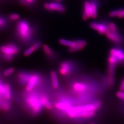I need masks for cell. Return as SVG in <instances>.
<instances>
[{"label": "cell", "mask_w": 124, "mask_h": 124, "mask_svg": "<svg viewBox=\"0 0 124 124\" xmlns=\"http://www.w3.org/2000/svg\"><path fill=\"white\" fill-rule=\"evenodd\" d=\"M42 90L35 89L30 93H25L24 104L26 109L33 117L41 114L43 106L40 100V93Z\"/></svg>", "instance_id": "cell-1"}, {"label": "cell", "mask_w": 124, "mask_h": 124, "mask_svg": "<svg viewBox=\"0 0 124 124\" xmlns=\"http://www.w3.org/2000/svg\"><path fill=\"white\" fill-rule=\"evenodd\" d=\"M79 65L72 60H64L61 62L58 68V72L62 77L67 78L75 75L79 70Z\"/></svg>", "instance_id": "cell-2"}, {"label": "cell", "mask_w": 124, "mask_h": 124, "mask_svg": "<svg viewBox=\"0 0 124 124\" xmlns=\"http://www.w3.org/2000/svg\"><path fill=\"white\" fill-rule=\"evenodd\" d=\"M17 31L20 39L23 41L31 40L32 36V31L29 23L26 20H20L17 24Z\"/></svg>", "instance_id": "cell-3"}, {"label": "cell", "mask_w": 124, "mask_h": 124, "mask_svg": "<svg viewBox=\"0 0 124 124\" xmlns=\"http://www.w3.org/2000/svg\"><path fill=\"white\" fill-rule=\"evenodd\" d=\"M0 51L2 53L3 58L6 60L10 61L13 59L14 56L19 53V49L16 45L9 43L0 46Z\"/></svg>", "instance_id": "cell-4"}, {"label": "cell", "mask_w": 124, "mask_h": 124, "mask_svg": "<svg viewBox=\"0 0 124 124\" xmlns=\"http://www.w3.org/2000/svg\"><path fill=\"white\" fill-rule=\"evenodd\" d=\"M109 55L116 59L118 64L124 63V51L119 48H112L109 51Z\"/></svg>", "instance_id": "cell-5"}, {"label": "cell", "mask_w": 124, "mask_h": 124, "mask_svg": "<svg viewBox=\"0 0 124 124\" xmlns=\"http://www.w3.org/2000/svg\"><path fill=\"white\" fill-rule=\"evenodd\" d=\"M40 100L43 106L49 110H53V105L50 98L49 94L45 90H42L40 93Z\"/></svg>", "instance_id": "cell-6"}, {"label": "cell", "mask_w": 124, "mask_h": 124, "mask_svg": "<svg viewBox=\"0 0 124 124\" xmlns=\"http://www.w3.org/2000/svg\"><path fill=\"white\" fill-rule=\"evenodd\" d=\"M44 8L49 11H56L59 13H63L65 10V8L63 5L57 2L46 3L44 5Z\"/></svg>", "instance_id": "cell-7"}, {"label": "cell", "mask_w": 124, "mask_h": 124, "mask_svg": "<svg viewBox=\"0 0 124 124\" xmlns=\"http://www.w3.org/2000/svg\"><path fill=\"white\" fill-rule=\"evenodd\" d=\"M90 26L92 29L98 32L101 35L106 34L107 32L109 31L108 26L102 23L93 22L90 24Z\"/></svg>", "instance_id": "cell-8"}, {"label": "cell", "mask_w": 124, "mask_h": 124, "mask_svg": "<svg viewBox=\"0 0 124 124\" xmlns=\"http://www.w3.org/2000/svg\"><path fill=\"white\" fill-rule=\"evenodd\" d=\"M42 48L45 55L47 59L52 61H55L57 59L58 56L57 53L51 48H50L47 45H43L42 46Z\"/></svg>", "instance_id": "cell-9"}, {"label": "cell", "mask_w": 124, "mask_h": 124, "mask_svg": "<svg viewBox=\"0 0 124 124\" xmlns=\"http://www.w3.org/2000/svg\"><path fill=\"white\" fill-rule=\"evenodd\" d=\"M32 72L21 71L18 74V81L21 85H26L30 79Z\"/></svg>", "instance_id": "cell-10"}, {"label": "cell", "mask_w": 124, "mask_h": 124, "mask_svg": "<svg viewBox=\"0 0 124 124\" xmlns=\"http://www.w3.org/2000/svg\"><path fill=\"white\" fill-rule=\"evenodd\" d=\"M105 35L107 38L114 43L120 44L122 42V37L120 36L118 32H112L109 30L107 32Z\"/></svg>", "instance_id": "cell-11"}, {"label": "cell", "mask_w": 124, "mask_h": 124, "mask_svg": "<svg viewBox=\"0 0 124 124\" xmlns=\"http://www.w3.org/2000/svg\"><path fill=\"white\" fill-rule=\"evenodd\" d=\"M92 18V9L91 2L89 1H85L84 4V12L82 18L84 20H86L88 18Z\"/></svg>", "instance_id": "cell-12"}, {"label": "cell", "mask_w": 124, "mask_h": 124, "mask_svg": "<svg viewBox=\"0 0 124 124\" xmlns=\"http://www.w3.org/2000/svg\"><path fill=\"white\" fill-rule=\"evenodd\" d=\"M76 46L73 48H70L68 49V51L70 53H75L77 51H79L84 48L87 44L86 41L83 40H75Z\"/></svg>", "instance_id": "cell-13"}, {"label": "cell", "mask_w": 124, "mask_h": 124, "mask_svg": "<svg viewBox=\"0 0 124 124\" xmlns=\"http://www.w3.org/2000/svg\"><path fill=\"white\" fill-rule=\"evenodd\" d=\"M50 77L51 83L53 88L57 90L59 88V84L56 72L54 70L51 71L50 73Z\"/></svg>", "instance_id": "cell-14"}, {"label": "cell", "mask_w": 124, "mask_h": 124, "mask_svg": "<svg viewBox=\"0 0 124 124\" xmlns=\"http://www.w3.org/2000/svg\"><path fill=\"white\" fill-rule=\"evenodd\" d=\"M59 42L60 44L64 46H67L70 48H73L76 46L75 40H67L65 39H61L59 40Z\"/></svg>", "instance_id": "cell-15"}, {"label": "cell", "mask_w": 124, "mask_h": 124, "mask_svg": "<svg viewBox=\"0 0 124 124\" xmlns=\"http://www.w3.org/2000/svg\"><path fill=\"white\" fill-rule=\"evenodd\" d=\"M92 9V18H96L98 16V4L95 0L91 2Z\"/></svg>", "instance_id": "cell-16"}, {"label": "cell", "mask_w": 124, "mask_h": 124, "mask_svg": "<svg viewBox=\"0 0 124 124\" xmlns=\"http://www.w3.org/2000/svg\"><path fill=\"white\" fill-rule=\"evenodd\" d=\"M11 108V105L8 100L0 99V109L5 112L9 111Z\"/></svg>", "instance_id": "cell-17"}, {"label": "cell", "mask_w": 124, "mask_h": 124, "mask_svg": "<svg viewBox=\"0 0 124 124\" xmlns=\"http://www.w3.org/2000/svg\"><path fill=\"white\" fill-rule=\"evenodd\" d=\"M5 87V92L4 94V98L5 100L9 101L12 97V93L10 86L8 84H5L4 85Z\"/></svg>", "instance_id": "cell-18"}, {"label": "cell", "mask_w": 124, "mask_h": 124, "mask_svg": "<svg viewBox=\"0 0 124 124\" xmlns=\"http://www.w3.org/2000/svg\"><path fill=\"white\" fill-rule=\"evenodd\" d=\"M36 51V50L35 48V47L33 45H32L31 46H30L29 48L26 49L24 51V52L23 53V55L25 57H28V56H30Z\"/></svg>", "instance_id": "cell-19"}, {"label": "cell", "mask_w": 124, "mask_h": 124, "mask_svg": "<svg viewBox=\"0 0 124 124\" xmlns=\"http://www.w3.org/2000/svg\"><path fill=\"white\" fill-rule=\"evenodd\" d=\"M15 70L13 68H10L7 70H6L3 73V75L5 77H8L10 75H12L14 73Z\"/></svg>", "instance_id": "cell-20"}, {"label": "cell", "mask_w": 124, "mask_h": 124, "mask_svg": "<svg viewBox=\"0 0 124 124\" xmlns=\"http://www.w3.org/2000/svg\"><path fill=\"white\" fill-rule=\"evenodd\" d=\"M108 26L109 31L112 32H115V33L118 32V30H117V27L116 26L115 23H110L108 24Z\"/></svg>", "instance_id": "cell-21"}, {"label": "cell", "mask_w": 124, "mask_h": 124, "mask_svg": "<svg viewBox=\"0 0 124 124\" xmlns=\"http://www.w3.org/2000/svg\"><path fill=\"white\" fill-rule=\"evenodd\" d=\"M20 18V16L17 13H12L9 16V18L11 21L18 20Z\"/></svg>", "instance_id": "cell-22"}, {"label": "cell", "mask_w": 124, "mask_h": 124, "mask_svg": "<svg viewBox=\"0 0 124 124\" xmlns=\"http://www.w3.org/2000/svg\"><path fill=\"white\" fill-rule=\"evenodd\" d=\"M119 9L111 11L109 13V17H112V18H114V17H117V16L118 15V13H119Z\"/></svg>", "instance_id": "cell-23"}, {"label": "cell", "mask_w": 124, "mask_h": 124, "mask_svg": "<svg viewBox=\"0 0 124 124\" xmlns=\"http://www.w3.org/2000/svg\"><path fill=\"white\" fill-rule=\"evenodd\" d=\"M116 95V96L120 100L124 101V92H123L122 91H119L117 92Z\"/></svg>", "instance_id": "cell-24"}, {"label": "cell", "mask_w": 124, "mask_h": 124, "mask_svg": "<svg viewBox=\"0 0 124 124\" xmlns=\"http://www.w3.org/2000/svg\"><path fill=\"white\" fill-rule=\"evenodd\" d=\"M117 17L120 18H124V9H119Z\"/></svg>", "instance_id": "cell-25"}, {"label": "cell", "mask_w": 124, "mask_h": 124, "mask_svg": "<svg viewBox=\"0 0 124 124\" xmlns=\"http://www.w3.org/2000/svg\"><path fill=\"white\" fill-rule=\"evenodd\" d=\"M120 91H124V77L120 83Z\"/></svg>", "instance_id": "cell-26"}, {"label": "cell", "mask_w": 124, "mask_h": 124, "mask_svg": "<svg viewBox=\"0 0 124 124\" xmlns=\"http://www.w3.org/2000/svg\"><path fill=\"white\" fill-rule=\"evenodd\" d=\"M6 23V21L4 18L0 17V28L5 26Z\"/></svg>", "instance_id": "cell-27"}, {"label": "cell", "mask_w": 124, "mask_h": 124, "mask_svg": "<svg viewBox=\"0 0 124 124\" xmlns=\"http://www.w3.org/2000/svg\"><path fill=\"white\" fill-rule=\"evenodd\" d=\"M35 0H25V1L27 3H29V4H31L33 3Z\"/></svg>", "instance_id": "cell-28"}, {"label": "cell", "mask_w": 124, "mask_h": 124, "mask_svg": "<svg viewBox=\"0 0 124 124\" xmlns=\"http://www.w3.org/2000/svg\"><path fill=\"white\" fill-rule=\"evenodd\" d=\"M90 124H95V123H93V122H92V123H90Z\"/></svg>", "instance_id": "cell-29"}, {"label": "cell", "mask_w": 124, "mask_h": 124, "mask_svg": "<svg viewBox=\"0 0 124 124\" xmlns=\"http://www.w3.org/2000/svg\"><path fill=\"white\" fill-rule=\"evenodd\" d=\"M56 0V1H61V0Z\"/></svg>", "instance_id": "cell-30"}]
</instances>
